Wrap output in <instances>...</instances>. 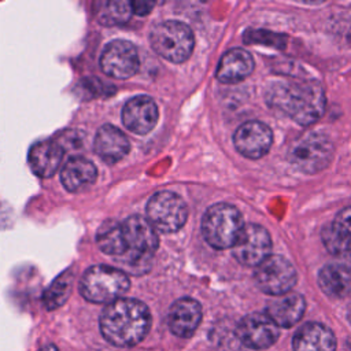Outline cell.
<instances>
[{
  "instance_id": "83f0119b",
  "label": "cell",
  "mask_w": 351,
  "mask_h": 351,
  "mask_svg": "<svg viewBox=\"0 0 351 351\" xmlns=\"http://www.w3.org/2000/svg\"><path fill=\"white\" fill-rule=\"evenodd\" d=\"M330 226L337 234L351 241V206L339 211Z\"/></svg>"
},
{
  "instance_id": "4dcf8cb0",
  "label": "cell",
  "mask_w": 351,
  "mask_h": 351,
  "mask_svg": "<svg viewBox=\"0 0 351 351\" xmlns=\"http://www.w3.org/2000/svg\"><path fill=\"white\" fill-rule=\"evenodd\" d=\"M347 318H348V321H350V324H351V306H350V310H348V314H347Z\"/></svg>"
},
{
  "instance_id": "603a6c76",
  "label": "cell",
  "mask_w": 351,
  "mask_h": 351,
  "mask_svg": "<svg viewBox=\"0 0 351 351\" xmlns=\"http://www.w3.org/2000/svg\"><path fill=\"white\" fill-rule=\"evenodd\" d=\"M96 241L99 248L106 254L118 261L123 254L122 226L121 222L108 219L100 225L96 233Z\"/></svg>"
},
{
  "instance_id": "ffe728a7",
  "label": "cell",
  "mask_w": 351,
  "mask_h": 351,
  "mask_svg": "<svg viewBox=\"0 0 351 351\" xmlns=\"http://www.w3.org/2000/svg\"><path fill=\"white\" fill-rule=\"evenodd\" d=\"M306 308L304 298L295 292L277 296L266 308L269 318L281 328L293 326L300 321Z\"/></svg>"
},
{
  "instance_id": "5bb4252c",
  "label": "cell",
  "mask_w": 351,
  "mask_h": 351,
  "mask_svg": "<svg viewBox=\"0 0 351 351\" xmlns=\"http://www.w3.org/2000/svg\"><path fill=\"white\" fill-rule=\"evenodd\" d=\"M156 103L149 96H134L126 101L122 110V122L136 134H147L158 121Z\"/></svg>"
},
{
  "instance_id": "e0dca14e",
  "label": "cell",
  "mask_w": 351,
  "mask_h": 351,
  "mask_svg": "<svg viewBox=\"0 0 351 351\" xmlns=\"http://www.w3.org/2000/svg\"><path fill=\"white\" fill-rule=\"evenodd\" d=\"M93 149L106 163L112 165L126 156L130 149V144L125 133L118 128L112 125H103L95 136Z\"/></svg>"
},
{
  "instance_id": "2e32d148",
  "label": "cell",
  "mask_w": 351,
  "mask_h": 351,
  "mask_svg": "<svg viewBox=\"0 0 351 351\" xmlns=\"http://www.w3.org/2000/svg\"><path fill=\"white\" fill-rule=\"evenodd\" d=\"M293 351H336V337L324 324L307 322L292 339Z\"/></svg>"
},
{
  "instance_id": "d6986e66",
  "label": "cell",
  "mask_w": 351,
  "mask_h": 351,
  "mask_svg": "<svg viewBox=\"0 0 351 351\" xmlns=\"http://www.w3.org/2000/svg\"><path fill=\"white\" fill-rule=\"evenodd\" d=\"M63 152V147L56 141L36 143L27 155L32 171L43 178L53 176L62 163Z\"/></svg>"
},
{
  "instance_id": "8fae6325",
  "label": "cell",
  "mask_w": 351,
  "mask_h": 351,
  "mask_svg": "<svg viewBox=\"0 0 351 351\" xmlns=\"http://www.w3.org/2000/svg\"><path fill=\"white\" fill-rule=\"evenodd\" d=\"M140 59L136 47L126 40L108 43L100 56V67L104 74L118 80H126L138 70Z\"/></svg>"
},
{
  "instance_id": "7a4b0ae2",
  "label": "cell",
  "mask_w": 351,
  "mask_h": 351,
  "mask_svg": "<svg viewBox=\"0 0 351 351\" xmlns=\"http://www.w3.org/2000/svg\"><path fill=\"white\" fill-rule=\"evenodd\" d=\"M99 324L108 343L117 347H133L148 335L151 313L141 300L119 298L103 308Z\"/></svg>"
},
{
  "instance_id": "4fadbf2b",
  "label": "cell",
  "mask_w": 351,
  "mask_h": 351,
  "mask_svg": "<svg viewBox=\"0 0 351 351\" xmlns=\"http://www.w3.org/2000/svg\"><path fill=\"white\" fill-rule=\"evenodd\" d=\"M236 149L245 158L258 159L267 154L273 143L270 128L261 121L241 123L233 134Z\"/></svg>"
},
{
  "instance_id": "3957f363",
  "label": "cell",
  "mask_w": 351,
  "mask_h": 351,
  "mask_svg": "<svg viewBox=\"0 0 351 351\" xmlns=\"http://www.w3.org/2000/svg\"><path fill=\"white\" fill-rule=\"evenodd\" d=\"M123 254L117 261L125 270L133 274H143L149 269L151 259L159 245L158 233L154 226L141 215H132L121 222Z\"/></svg>"
},
{
  "instance_id": "7c38bea8",
  "label": "cell",
  "mask_w": 351,
  "mask_h": 351,
  "mask_svg": "<svg viewBox=\"0 0 351 351\" xmlns=\"http://www.w3.org/2000/svg\"><path fill=\"white\" fill-rule=\"evenodd\" d=\"M237 339L252 350H266L280 337L278 326L266 313H251L236 325Z\"/></svg>"
},
{
  "instance_id": "9a60e30c",
  "label": "cell",
  "mask_w": 351,
  "mask_h": 351,
  "mask_svg": "<svg viewBox=\"0 0 351 351\" xmlns=\"http://www.w3.org/2000/svg\"><path fill=\"white\" fill-rule=\"evenodd\" d=\"M202 321V307L192 298L176 300L167 315L169 329L178 337H191Z\"/></svg>"
},
{
  "instance_id": "44dd1931",
  "label": "cell",
  "mask_w": 351,
  "mask_h": 351,
  "mask_svg": "<svg viewBox=\"0 0 351 351\" xmlns=\"http://www.w3.org/2000/svg\"><path fill=\"white\" fill-rule=\"evenodd\" d=\"M96 178V166L82 156L70 158L60 170V182L69 192H80L92 185Z\"/></svg>"
},
{
  "instance_id": "f1b7e54d",
  "label": "cell",
  "mask_w": 351,
  "mask_h": 351,
  "mask_svg": "<svg viewBox=\"0 0 351 351\" xmlns=\"http://www.w3.org/2000/svg\"><path fill=\"white\" fill-rule=\"evenodd\" d=\"M154 5H155V3H152V1H132L130 3L132 12H136L137 15H147Z\"/></svg>"
},
{
  "instance_id": "9c48e42d",
  "label": "cell",
  "mask_w": 351,
  "mask_h": 351,
  "mask_svg": "<svg viewBox=\"0 0 351 351\" xmlns=\"http://www.w3.org/2000/svg\"><path fill=\"white\" fill-rule=\"evenodd\" d=\"M255 282L258 288L271 296L288 293L296 282L293 265L281 255H269L255 269Z\"/></svg>"
},
{
  "instance_id": "484cf974",
  "label": "cell",
  "mask_w": 351,
  "mask_h": 351,
  "mask_svg": "<svg viewBox=\"0 0 351 351\" xmlns=\"http://www.w3.org/2000/svg\"><path fill=\"white\" fill-rule=\"evenodd\" d=\"M322 241L326 250L336 256L340 258H351V241L346 240L340 234H337L330 225L325 226L322 230Z\"/></svg>"
},
{
  "instance_id": "7402d4cb",
  "label": "cell",
  "mask_w": 351,
  "mask_h": 351,
  "mask_svg": "<svg viewBox=\"0 0 351 351\" xmlns=\"http://www.w3.org/2000/svg\"><path fill=\"white\" fill-rule=\"evenodd\" d=\"M321 291L333 299H343L351 293V269L344 265H326L318 273Z\"/></svg>"
},
{
  "instance_id": "8992f818",
  "label": "cell",
  "mask_w": 351,
  "mask_h": 351,
  "mask_svg": "<svg viewBox=\"0 0 351 351\" xmlns=\"http://www.w3.org/2000/svg\"><path fill=\"white\" fill-rule=\"evenodd\" d=\"M154 51L173 63L185 62L193 51V33L178 21H165L154 26L149 34Z\"/></svg>"
},
{
  "instance_id": "6da1fadb",
  "label": "cell",
  "mask_w": 351,
  "mask_h": 351,
  "mask_svg": "<svg viewBox=\"0 0 351 351\" xmlns=\"http://www.w3.org/2000/svg\"><path fill=\"white\" fill-rule=\"evenodd\" d=\"M266 103L302 126L318 121L326 99L322 85L315 80H278L267 85Z\"/></svg>"
},
{
  "instance_id": "5b68a950",
  "label": "cell",
  "mask_w": 351,
  "mask_h": 351,
  "mask_svg": "<svg viewBox=\"0 0 351 351\" xmlns=\"http://www.w3.org/2000/svg\"><path fill=\"white\" fill-rule=\"evenodd\" d=\"M244 228L240 211L228 203H217L207 208L202 219L204 240L215 250L232 248Z\"/></svg>"
},
{
  "instance_id": "277c9868",
  "label": "cell",
  "mask_w": 351,
  "mask_h": 351,
  "mask_svg": "<svg viewBox=\"0 0 351 351\" xmlns=\"http://www.w3.org/2000/svg\"><path fill=\"white\" fill-rule=\"evenodd\" d=\"M128 274L112 266L95 265L86 269L80 280V292L88 302L111 303L129 289Z\"/></svg>"
},
{
  "instance_id": "d4e9b609",
  "label": "cell",
  "mask_w": 351,
  "mask_h": 351,
  "mask_svg": "<svg viewBox=\"0 0 351 351\" xmlns=\"http://www.w3.org/2000/svg\"><path fill=\"white\" fill-rule=\"evenodd\" d=\"M74 276L71 271L62 273L43 293V303L48 310H55L66 303L71 293Z\"/></svg>"
},
{
  "instance_id": "30bf717a",
  "label": "cell",
  "mask_w": 351,
  "mask_h": 351,
  "mask_svg": "<svg viewBox=\"0 0 351 351\" xmlns=\"http://www.w3.org/2000/svg\"><path fill=\"white\" fill-rule=\"evenodd\" d=\"M271 251V240L267 230L256 223L244 225L237 241L232 247L233 256L244 266L256 267Z\"/></svg>"
},
{
  "instance_id": "4316f807",
  "label": "cell",
  "mask_w": 351,
  "mask_h": 351,
  "mask_svg": "<svg viewBox=\"0 0 351 351\" xmlns=\"http://www.w3.org/2000/svg\"><path fill=\"white\" fill-rule=\"evenodd\" d=\"M244 40L251 44H262V45H269V47L282 49L285 47L287 37L282 34L267 32V30H248L245 32Z\"/></svg>"
},
{
  "instance_id": "f546056e",
  "label": "cell",
  "mask_w": 351,
  "mask_h": 351,
  "mask_svg": "<svg viewBox=\"0 0 351 351\" xmlns=\"http://www.w3.org/2000/svg\"><path fill=\"white\" fill-rule=\"evenodd\" d=\"M40 351H58V348H56V346H53V344H47V346H44Z\"/></svg>"
},
{
  "instance_id": "ba28073f",
  "label": "cell",
  "mask_w": 351,
  "mask_h": 351,
  "mask_svg": "<svg viewBox=\"0 0 351 351\" xmlns=\"http://www.w3.org/2000/svg\"><path fill=\"white\" fill-rule=\"evenodd\" d=\"M147 217L155 230L173 233L185 225L188 207L177 193L171 191H160L148 200Z\"/></svg>"
},
{
  "instance_id": "ac0fdd59",
  "label": "cell",
  "mask_w": 351,
  "mask_h": 351,
  "mask_svg": "<svg viewBox=\"0 0 351 351\" xmlns=\"http://www.w3.org/2000/svg\"><path fill=\"white\" fill-rule=\"evenodd\" d=\"M254 70V59L250 52L243 48H232L226 51L217 67L215 77L225 84H236L247 78Z\"/></svg>"
},
{
  "instance_id": "52a82bcc",
  "label": "cell",
  "mask_w": 351,
  "mask_h": 351,
  "mask_svg": "<svg viewBox=\"0 0 351 351\" xmlns=\"http://www.w3.org/2000/svg\"><path fill=\"white\" fill-rule=\"evenodd\" d=\"M333 145L332 141L319 132H308L296 138L288 151L291 165L302 173L314 174L332 162Z\"/></svg>"
},
{
  "instance_id": "cb8c5ba5",
  "label": "cell",
  "mask_w": 351,
  "mask_h": 351,
  "mask_svg": "<svg viewBox=\"0 0 351 351\" xmlns=\"http://www.w3.org/2000/svg\"><path fill=\"white\" fill-rule=\"evenodd\" d=\"M95 15L101 25L115 26L129 21L132 15V7L125 0H107L97 1L95 4Z\"/></svg>"
}]
</instances>
